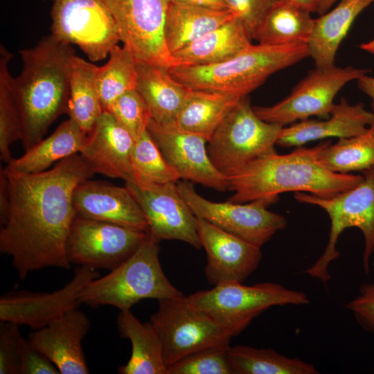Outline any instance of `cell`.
Here are the masks:
<instances>
[{
    "label": "cell",
    "instance_id": "obj_1",
    "mask_svg": "<svg viewBox=\"0 0 374 374\" xmlns=\"http://www.w3.org/2000/svg\"><path fill=\"white\" fill-rule=\"evenodd\" d=\"M4 170L9 207L1 226V252L11 257L20 279L46 267L69 269L66 246L77 215L73 193L94 173L79 153L41 172Z\"/></svg>",
    "mask_w": 374,
    "mask_h": 374
},
{
    "label": "cell",
    "instance_id": "obj_2",
    "mask_svg": "<svg viewBox=\"0 0 374 374\" xmlns=\"http://www.w3.org/2000/svg\"><path fill=\"white\" fill-rule=\"evenodd\" d=\"M323 142L312 148L299 146L290 153L276 152L260 157L226 177L228 201L246 203L258 199L276 202L287 192H305L328 197L346 191L363 175L341 174L327 169L319 160Z\"/></svg>",
    "mask_w": 374,
    "mask_h": 374
},
{
    "label": "cell",
    "instance_id": "obj_3",
    "mask_svg": "<svg viewBox=\"0 0 374 374\" xmlns=\"http://www.w3.org/2000/svg\"><path fill=\"white\" fill-rule=\"evenodd\" d=\"M23 62L19 76L13 78L15 95L22 122L21 142L25 151L39 143L50 125L67 114L72 44L52 34L34 47L19 51Z\"/></svg>",
    "mask_w": 374,
    "mask_h": 374
},
{
    "label": "cell",
    "instance_id": "obj_4",
    "mask_svg": "<svg viewBox=\"0 0 374 374\" xmlns=\"http://www.w3.org/2000/svg\"><path fill=\"white\" fill-rule=\"evenodd\" d=\"M310 57L308 44H251L224 62L202 66L179 65L170 75L191 89L230 93L242 97L263 84L274 73Z\"/></svg>",
    "mask_w": 374,
    "mask_h": 374
},
{
    "label": "cell",
    "instance_id": "obj_5",
    "mask_svg": "<svg viewBox=\"0 0 374 374\" xmlns=\"http://www.w3.org/2000/svg\"><path fill=\"white\" fill-rule=\"evenodd\" d=\"M159 240L150 232L138 249L119 266L90 281L79 302L90 307L111 305L128 310L143 299L183 296L167 278L159 260Z\"/></svg>",
    "mask_w": 374,
    "mask_h": 374
},
{
    "label": "cell",
    "instance_id": "obj_6",
    "mask_svg": "<svg viewBox=\"0 0 374 374\" xmlns=\"http://www.w3.org/2000/svg\"><path fill=\"white\" fill-rule=\"evenodd\" d=\"M362 172L363 179L357 185L331 197L294 193L295 199L318 206L328 213L330 220L329 239L323 254L303 271L323 283H326L331 278L328 266L339 257L337 241L341 233L348 228H358L363 234V267L366 274L369 273V261L374 252V166Z\"/></svg>",
    "mask_w": 374,
    "mask_h": 374
},
{
    "label": "cell",
    "instance_id": "obj_7",
    "mask_svg": "<svg viewBox=\"0 0 374 374\" xmlns=\"http://www.w3.org/2000/svg\"><path fill=\"white\" fill-rule=\"evenodd\" d=\"M196 308L213 318L231 336L243 331L265 310L272 306L307 305V295L277 283L253 285L229 282L187 296Z\"/></svg>",
    "mask_w": 374,
    "mask_h": 374
},
{
    "label": "cell",
    "instance_id": "obj_8",
    "mask_svg": "<svg viewBox=\"0 0 374 374\" xmlns=\"http://www.w3.org/2000/svg\"><path fill=\"white\" fill-rule=\"evenodd\" d=\"M283 126L261 119L245 96L234 107L213 132L207 146L216 169L228 177L242 167L276 152Z\"/></svg>",
    "mask_w": 374,
    "mask_h": 374
},
{
    "label": "cell",
    "instance_id": "obj_9",
    "mask_svg": "<svg viewBox=\"0 0 374 374\" xmlns=\"http://www.w3.org/2000/svg\"><path fill=\"white\" fill-rule=\"evenodd\" d=\"M158 302L150 322L160 337L167 368L198 350L229 344L232 337L210 315L191 304L187 296Z\"/></svg>",
    "mask_w": 374,
    "mask_h": 374
},
{
    "label": "cell",
    "instance_id": "obj_10",
    "mask_svg": "<svg viewBox=\"0 0 374 374\" xmlns=\"http://www.w3.org/2000/svg\"><path fill=\"white\" fill-rule=\"evenodd\" d=\"M112 15L121 42L136 61L170 69L179 65L168 50L165 25L171 0H101Z\"/></svg>",
    "mask_w": 374,
    "mask_h": 374
},
{
    "label": "cell",
    "instance_id": "obj_11",
    "mask_svg": "<svg viewBox=\"0 0 374 374\" xmlns=\"http://www.w3.org/2000/svg\"><path fill=\"white\" fill-rule=\"evenodd\" d=\"M370 71L348 66H330L310 71L290 93L271 106H256L253 109L263 121L283 127L312 116L328 118L335 103L334 99L348 82L357 80Z\"/></svg>",
    "mask_w": 374,
    "mask_h": 374
},
{
    "label": "cell",
    "instance_id": "obj_12",
    "mask_svg": "<svg viewBox=\"0 0 374 374\" xmlns=\"http://www.w3.org/2000/svg\"><path fill=\"white\" fill-rule=\"evenodd\" d=\"M193 184L185 180L177 182L181 196L194 215L251 244L261 247L287 226L283 215L267 209L274 204L269 200L246 203L212 202L199 195Z\"/></svg>",
    "mask_w": 374,
    "mask_h": 374
},
{
    "label": "cell",
    "instance_id": "obj_13",
    "mask_svg": "<svg viewBox=\"0 0 374 374\" xmlns=\"http://www.w3.org/2000/svg\"><path fill=\"white\" fill-rule=\"evenodd\" d=\"M51 34L76 44L91 62L104 60L121 41L116 23L101 0H53Z\"/></svg>",
    "mask_w": 374,
    "mask_h": 374
},
{
    "label": "cell",
    "instance_id": "obj_14",
    "mask_svg": "<svg viewBox=\"0 0 374 374\" xmlns=\"http://www.w3.org/2000/svg\"><path fill=\"white\" fill-rule=\"evenodd\" d=\"M148 233L76 215L67 238V258L71 264L110 271L130 257Z\"/></svg>",
    "mask_w": 374,
    "mask_h": 374
},
{
    "label": "cell",
    "instance_id": "obj_15",
    "mask_svg": "<svg viewBox=\"0 0 374 374\" xmlns=\"http://www.w3.org/2000/svg\"><path fill=\"white\" fill-rule=\"evenodd\" d=\"M139 204L149 232L158 240H176L199 249L197 217L181 196L177 183L139 185L125 182Z\"/></svg>",
    "mask_w": 374,
    "mask_h": 374
},
{
    "label": "cell",
    "instance_id": "obj_16",
    "mask_svg": "<svg viewBox=\"0 0 374 374\" xmlns=\"http://www.w3.org/2000/svg\"><path fill=\"white\" fill-rule=\"evenodd\" d=\"M95 269L78 266L71 280L52 292L15 291L0 298V320L33 330L46 326L67 311L77 308L80 293L92 280L99 277Z\"/></svg>",
    "mask_w": 374,
    "mask_h": 374
},
{
    "label": "cell",
    "instance_id": "obj_17",
    "mask_svg": "<svg viewBox=\"0 0 374 374\" xmlns=\"http://www.w3.org/2000/svg\"><path fill=\"white\" fill-rule=\"evenodd\" d=\"M197 230L206 253L204 274L210 285L243 283L258 267L262 258L260 247L199 217H197Z\"/></svg>",
    "mask_w": 374,
    "mask_h": 374
},
{
    "label": "cell",
    "instance_id": "obj_18",
    "mask_svg": "<svg viewBox=\"0 0 374 374\" xmlns=\"http://www.w3.org/2000/svg\"><path fill=\"white\" fill-rule=\"evenodd\" d=\"M168 163L181 179L220 192L228 190L226 177L211 162L204 138L162 126L151 118L148 127Z\"/></svg>",
    "mask_w": 374,
    "mask_h": 374
},
{
    "label": "cell",
    "instance_id": "obj_19",
    "mask_svg": "<svg viewBox=\"0 0 374 374\" xmlns=\"http://www.w3.org/2000/svg\"><path fill=\"white\" fill-rule=\"evenodd\" d=\"M91 326L87 316L77 308L29 333L30 343L44 353L61 374L89 373L82 342Z\"/></svg>",
    "mask_w": 374,
    "mask_h": 374
},
{
    "label": "cell",
    "instance_id": "obj_20",
    "mask_svg": "<svg viewBox=\"0 0 374 374\" xmlns=\"http://www.w3.org/2000/svg\"><path fill=\"white\" fill-rule=\"evenodd\" d=\"M134 139L114 117L103 112L80 154L93 172L136 184L132 165Z\"/></svg>",
    "mask_w": 374,
    "mask_h": 374
},
{
    "label": "cell",
    "instance_id": "obj_21",
    "mask_svg": "<svg viewBox=\"0 0 374 374\" xmlns=\"http://www.w3.org/2000/svg\"><path fill=\"white\" fill-rule=\"evenodd\" d=\"M73 199L78 215L149 231L139 204L125 186L87 179L76 186Z\"/></svg>",
    "mask_w": 374,
    "mask_h": 374
},
{
    "label": "cell",
    "instance_id": "obj_22",
    "mask_svg": "<svg viewBox=\"0 0 374 374\" xmlns=\"http://www.w3.org/2000/svg\"><path fill=\"white\" fill-rule=\"evenodd\" d=\"M374 123V113L363 103L350 105L345 98L335 104L325 119H305L283 127L276 145L299 147L308 142L328 138H350L364 132Z\"/></svg>",
    "mask_w": 374,
    "mask_h": 374
},
{
    "label": "cell",
    "instance_id": "obj_23",
    "mask_svg": "<svg viewBox=\"0 0 374 374\" xmlns=\"http://www.w3.org/2000/svg\"><path fill=\"white\" fill-rule=\"evenodd\" d=\"M136 89L147 103L152 119L174 128L179 112L191 89L176 80L169 69L136 61Z\"/></svg>",
    "mask_w": 374,
    "mask_h": 374
},
{
    "label": "cell",
    "instance_id": "obj_24",
    "mask_svg": "<svg viewBox=\"0 0 374 374\" xmlns=\"http://www.w3.org/2000/svg\"><path fill=\"white\" fill-rule=\"evenodd\" d=\"M252 37L238 17L207 33L172 55L179 65L218 64L239 54L251 44Z\"/></svg>",
    "mask_w": 374,
    "mask_h": 374
},
{
    "label": "cell",
    "instance_id": "obj_25",
    "mask_svg": "<svg viewBox=\"0 0 374 374\" xmlns=\"http://www.w3.org/2000/svg\"><path fill=\"white\" fill-rule=\"evenodd\" d=\"M374 0H339L330 11L315 19L308 43L310 57L315 67L335 64L339 47L357 17Z\"/></svg>",
    "mask_w": 374,
    "mask_h": 374
},
{
    "label": "cell",
    "instance_id": "obj_26",
    "mask_svg": "<svg viewBox=\"0 0 374 374\" xmlns=\"http://www.w3.org/2000/svg\"><path fill=\"white\" fill-rule=\"evenodd\" d=\"M117 328L121 337L132 344L128 362L118 368L120 374H167L160 337L151 322H141L130 311H120Z\"/></svg>",
    "mask_w": 374,
    "mask_h": 374
},
{
    "label": "cell",
    "instance_id": "obj_27",
    "mask_svg": "<svg viewBox=\"0 0 374 374\" xmlns=\"http://www.w3.org/2000/svg\"><path fill=\"white\" fill-rule=\"evenodd\" d=\"M244 97L209 90L190 89L177 116L175 127L200 136L207 141Z\"/></svg>",
    "mask_w": 374,
    "mask_h": 374
},
{
    "label": "cell",
    "instance_id": "obj_28",
    "mask_svg": "<svg viewBox=\"0 0 374 374\" xmlns=\"http://www.w3.org/2000/svg\"><path fill=\"white\" fill-rule=\"evenodd\" d=\"M87 134L71 119L62 122L49 136L42 139L24 155L12 160L6 169L23 173L46 170L53 163L80 153Z\"/></svg>",
    "mask_w": 374,
    "mask_h": 374
},
{
    "label": "cell",
    "instance_id": "obj_29",
    "mask_svg": "<svg viewBox=\"0 0 374 374\" xmlns=\"http://www.w3.org/2000/svg\"><path fill=\"white\" fill-rule=\"evenodd\" d=\"M235 17L230 10L171 3L164 30L168 50L173 55Z\"/></svg>",
    "mask_w": 374,
    "mask_h": 374
},
{
    "label": "cell",
    "instance_id": "obj_30",
    "mask_svg": "<svg viewBox=\"0 0 374 374\" xmlns=\"http://www.w3.org/2000/svg\"><path fill=\"white\" fill-rule=\"evenodd\" d=\"M314 20L311 12L278 0L261 19L253 39L258 44L272 46L308 44Z\"/></svg>",
    "mask_w": 374,
    "mask_h": 374
},
{
    "label": "cell",
    "instance_id": "obj_31",
    "mask_svg": "<svg viewBox=\"0 0 374 374\" xmlns=\"http://www.w3.org/2000/svg\"><path fill=\"white\" fill-rule=\"evenodd\" d=\"M98 66L78 55L71 60L68 115L87 135L104 112L97 85Z\"/></svg>",
    "mask_w": 374,
    "mask_h": 374
},
{
    "label": "cell",
    "instance_id": "obj_32",
    "mask_svg": "<svg viewBox=\"0 0 374 374\" xmlns=\"http://www.w3.org/2000/svg\"><path fill=\"white\" fill-rule=\"evenodd\" d=\"M228 357L233 374H317L311 364L290 358L271 348L229 346Z\"/></svg>",
    "mask_w": 374,
    "mask_h": 374
},
{
    "label": "cell",
    "instance_id": "obj_33",
    "mask_svg": "<svg viewBox=\"0 0 374 374\" xmlns=\"http://www.w3.org/2000/svg\"><path fill=\"white\" fill-rule=\"evenodd\" d=\"M319 160L329 170L341 174L374 166V123L359 135L339 139L334 144L323 142Z\"/></svg>",
    "mask_w": 374,
    "mask_h": 374
},
{
    "label": "cell",
    "instance_id": "obj_34",
    "mask_svg": "<svg viewBox=\"0 0 374 374\" xmlns=\"http://www.w3.org/2000/svg\"><path fill=\"white\" fill-rule=\"evenodd\" d=\"M107 62L98 66L97 85L104 112L122 95L135 89L137 80L136 60L125 46H115Z\"/></svg>",
    "mask_w": 374,
    "mask_h": 374
},
{
    "label": "cell",
    "instance_id": "obj_35",
    "mask_svg": "<svg viewBox=\"0 0 374 374\" xmlns=\"http://www.w3.org/2000/svg\"><path fill=\"white\" fill-rule=\"evenodd\" d=\"M12 54L2 45L0 47V154L8 164L12 160L11 144L22 137V122L15 95L8 64Z\"/></svg>",
    "mask_w": 374,
    "mask_h": 374
},
{
    "label": "cell",
    "instance_id": "obj_36",
    "mask_svg": "<svg viewBox=\"0 0 374 374\" xmlns=\"http://www.w3.org/2000/svg\"><path fill=\"white\" fill-rule=\"evenodd\" d=\"M131 159L136 184L177 183L181 179L177 172L165 159L148 129L134 141Z\"/></svg>",
    "mask_w": 374,
    "mask_h": 374
},
{
    "label": "cell",
    "instance_id": "obj_37",
    "mask_svg": "<svg viewBox=\"0 0 374 374\" xmlns=\"http://www.w3.org/2000/svg\"><path fill=\"white\" fill-rule=\"evenodd\" d=\"M229 345H217L195 351L167 368V374H233Z\"/></svg>",
    "mask_w": 374,
    "mask_h": 374
},
{
    "label": "cell",
    "instance_id": "obj_38",
    "mask_svg": "<svg viewBox=\"0 0 374 374\" xmlns=\"http://www.w3.org/2000/svg\"><path fill=\"white\" fill-rule=\"evenodd\" d=\"M107 112L132 135L134 141L147 130L152 118L147 103L136 89L119 97Z\"/></svg>",
    "mask_w": 374,
    "mask_h": 374
},
{
    "label": "cell",
    "instance_id": "obj_39",
    "mask_svg": "<svg viewBox=\"0 0 374 374\" xmlns=\"http://www.w3.org/2000/svg\"><path fill=\"white\" fill-rule=\"evenodd\" d=\"M19 326L6 321L0 325V374H19L21 343Z\"/></svg>",
    "mask_w": 374,
    "mask_h": 374
},
{
    "label": "cell",
    "instance_id": "obj_40",
    "mask_svg": "<svg viewBox=\"0 0 374 374\" xmlns=\"http://www.w3.org/2000/svg\"><path fill=\"white\" fill-rule=\"evenodd\" d=\"M230 10L253 35L261 19L278 0H224Z\"/></svg>",
    "mask_w": 374,
    "mask_h": 374
},
{
    "label": "cell",
    "instance_id": "obj_41",
    "mask_svg": "<svg viewBox=\"0 0 374 374\" xmlns=\"http://www.w3.org/2000/svg\"><path fill=\"white\" fill-rule=\"evenodd\" d=\"M57 366L28 339L23 337L20 348L19 374H59Z\"/></svg>",
    "mask_w": 374,
    "mask_h": 374
},
{
    "label": "cell",
    "instance_id": "obj_42",
    "mask_svg": "<svg viewBox=\"0 0 374 374\" xmlns=\"http://www.w3.org/2000/svg\"><path fill=\"white\" fill-rule=\"evenodd\" d=\"M345 306L363 328L374 333V283L362 284L359 295Z\"/></svg>",
    "mask_w": 374,
    "mask_h": 374
},
{
    "label": "cell",
    "instance_id": "obj_43",
    "mask_svg": "<svg viewBox=\"0 0 374 374\" xmlns=\"http://www.w3.org/2000/svg\"><path fill=\"white\" fill-rule=\"evenodd\" d=\"M9 207V193L7 177L4 169L0 170V222L1 226L6 221Z\"/></svg>",
    "mask_w": 374,
    "mask_h": 374
},
{
    "label": "cell",
    "instance_id": "obj_44",
    "mask_svg": "<svg viewBox=\"0 0 374 374\" xmlns=\"http://www.w3.org/2000/svg\"><path fill=\"white\" fill-rule=\"evenodd\" d=\"M172 3L217 10H229L224 0H171Z\"/></svg>",
    "mask_w": 374,
    "mask_h": 374
},
{
    "label": "cell",
    "instance_id": "obj_45",
    "mask_svg": "<svg viewBox=\"0 0 374 374\" xmlns=\"http://www.w3.org/2000/svg\"><path fill=\"white\" fill-rule=\"evenodd\" d=\"M357 81L358 88L371 98L374 111V77L369 76L366 73Z\"/></svg>",
    "mask_w": 374,
    "mask_h": 374
},
{
    "label": "cell",
    "instance_id": "obj_46",
    "mask_svg": "<svg viewBox=\"0 0 374 374\" xmlns=\"http://www.w3.org/2000/svg\"><path fill=\"white\" fill-rule=\"evenodd\" d=\"M290 3L310 12H317L320 0H280Z\"/></svg>",
    "mask_w": 374,
    "mask_h": 374
},
{
    "label": "cell",
    "instance_id": "obj_47",
    "mask_svg": "<svg viewBox=\"0 0 374 374\" xmlns=\"http://www.w3.org/2000/svg\"><path fill=\"white\" fill-rule=\"evenodd\" d=\"M339 0H320L317 12L323 15L327 12L330 8Z\"/></svg>",
    "mask_w": 374,
    "mask_h": 374
},
{
    "label": "cell",
    "instance_id": "obj_48",
    "mask_svg": "<svg viewBox=\"0 0 374 374\" xmlns=\"http://www.w3.org/2000/svg\"><path fill=\"white\" fill-rule=\"evenodd\" d=\"M360 48L369 53L374 54V39L360 44Z\"/></svg>",
    "mask_w": 374,
    "mask_h": 374
}]
</instances>
